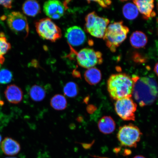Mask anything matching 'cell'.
I'll list each match as a JSON object with an SVG mask.
<instances>
[{
    "instance_id": "obj_39",
    "label": "cell",
    "mask_w": 158,
    "mask_h": 158,
    "mask_svg": "<svg viewBox=\"0 0 158 158\" xmlns=\"http://www.w3.org/2000/svg\"><path fill=\"white\" fill-rule=\"evenodd\" d=\"M1 64H0V69H1Z\"/></svg>"
},
{
    "instance_id": "obj_10",
    "label": "cell",
    "mask_w": 158,
    "mask_h": 158,
    "mask_svg": "<svg viewBox=\"0 0 158 158\" xmlns=\"http://www.w3.org/2000/svg\"><path fill=\"white\" fill-rule=\"evenodd\" d=\"M67 3L52 0L45 2L43 6V11L47 16L53 19H60L64 14L67 9Z\"/></svg>"
},
{
    "instance_id": "obj_21",
    "label": "cell",
    "mask_w": 158,
    "mask_h": 158,
    "mask_svg": "<svg viewBox=\"0 0 158 158\" xmlns=\"http://www.w3.org/2000/svg\"><path fill=\"white\" fill-rule=\"evenodd\" d=\"M123 13L125 18L131 20L137 18L139 14V11L134 3H127L123 6Z\"/></svg>"
},
{
    "instance_id": "obj_26",
    "label": "cell",
    "mask_w": 158,
    "mask_h": 158,
    "mask_svg": "<svg viewBox=\"0 0 158 158\" xmlns=\"http://www.w3.org/2000/svg\"><path fill=\"white\" fill-rule=\"evenodd\" d=\"M12 1H0V5L7 9H10L12 7Z\"/></svg>"
},
{
    "instance_id": "obj_12",
    "label": "cell",
    "mask_w": 158,
    "mask_h": 158,
    "mask_svg": "<svg viewBox=\"0 0 158 158\" xmlns=\"http://www.w3.org/2000/svg\"><path fill=\"white\" fill-rule=\"evenodd\" d=\"M133 3L137 6L138 11L143 16L145 19L156 16V13L153 11L154 1L153 0H135Z\"/></svg>"
},
{
    "instance_id": "obj_30",
    "label": "cell",
    "mask_w": 158,
    "mask_h": 158,
    "mask_svg": "<svg viewBox=\"0 0 158 158\" xmlns=\"http://www.w3.org/2000/svg\"><path fill=\"white\" fill-rule=\"evenodd\" d=\"M89 100V97L87 96L84 99L83 102L86 104H87L88 103Z\"/></svg>"
},
{
    "instance_id": "obj_5",
    "label": "cell",
    "mask_w": 158,
    "mask_h": 158,
    "mask_svg": "<svg viewBox=\"0 0 158 158\" xmlns=\"http://www.w3.org/2000/svg\"><path fill=\"white\" fill-rule=\"evenodd\" d=\"M35 27L37 33L43 39L54 42L62 37L60 29L48 18L35 22Z\"/></svg>"
},
{
    "instance_id": "obj_14",
    "label": "cell",
    "mask_w": 158,
    "mask_h": 158,
    "mask_svg": "<svg viewBox=\"0 0 158 158\" xmlns=\"http://www.w3.org/2000/svg\"><path fill=\"white\" fill-rule=\"evenodd\" d=\"M2 151L6 155L14 156L17 155L21 151V146L16 140L10 137H6L2 142Z\"/></svg>"
},
{
    "instance_id": "obj_33",
    "label": "cell",
    "mask_w": 158,
    "mask_h": 158,
    "mask_svg": "<svg viewBox=\"0 0 158 158\" xmlns=\"http://www.w3.org/2000/svg\"><path fill=\"white\" fill-rule=\"evenodd\" d=\"M4 114L1 111H0V120L2 119V118L3 117Z\"/></svg>"
},
{
    "instance_id": "obj_38",
    "label": "cell",
    "mask_w": 158,
    "mask_h": 158,
    "mask_svg": "<svg viewBox=\"0 0 158 158\" xmlns=\"http://www.w3.org/2000/svg\"><path fill=\"white\" fill-rule=\"evenodd\" d=\"M5 158H17L16 157H7Z\"/></svg>"
},
{
    "instance_id": "obj_13",
    "label": "cell",
    "mask_w": 158,
    "mask_h": 158,
    "mask_svg": "<svg viewBox=\"0 0 158 158\" xmlns=\"http://www.w3.org/2000/svg\"><path fill=\"white\" fill-rule=\"evenodd\" d=\"M5 94L8 101L12 104H18L23 100V90L15 85L8 86L5 90Z\"/></svg>"
},
{
    "instance_id": "obj_18",
    "label": "cell",
    "mask_w": 158,
    "mask_h": 158,
    "mask_svg": "<svg viewBox=\"0 0 158 158\" xmlns=\"http://www.w3.org/2000/svg\"><path fill=\"white\" fill-rule=\"evenodd\" d=\"M84 76L86 81L91 85L98 84L102 78L101 72L94 67L88 69L85 72Z\"/></svg>"
},
{
    "instance_id": "obj_6",
    "label": "cell",
    "mask_w": 158,
    "mask_h": 158,
    "mask_svg": "<svg viewBox=\"0 0 158 158\" xmlns=\"http://www.w3.org/2000/svg\"><path fill=\"white\" fill-rule=\"evenodd\" d=\"M142 135L141 132L137 126L130 124L119 127L117 138L122 146L136 148Z\"/></svg>"
},
{
    "instance_id": "obj_31",
    "label": "cell",
    "mask_w": 158,
    "mask_h": 158,
    "mask_svg": "<svg viewBox=\"0 0 158 158\" xmlns=\"http://www.w3.org/2000/svg\"><path fill=\"white\" fill-rule=\"evenodd\" d=\"M83 118L82 116H79L77 118V120L79 122H81L83 121Z\"/></svg>"
},
{
    "instance_id": "obj_17",
    "label": "cell",
    "mask_w": 158,
    "mask_h": 158,
    "mask_svg": "<svg viewBox=\"0 0 158 158\" xmlns=\"http://www.w3.org/2000/svg\"><path fill=\"white\" fill-rule=\"evenodd\" d=\"M22 10L25 15L34 17L40 13L41 8L38 2L34 0H28L23 3Z\"/></svg>"
},
{
    "instance_id": "obj_37",
    "label": "cell",
    "mask_w": 158,
    "mask_h": 158,
    "mask_svg": "<svg viewBox=\"0 0 158 158\" xmlns=\"http://www.w3.org/2000/svg\"><path fill=\"white\" fill-rule=\"evenodd\" d=\"M157 31H158V19H157Z\"/></svg>"
},
{
    "instance_id": "obj_2",
    "label": "cell",
    "mask_w": 158,
    "mask_h": 158,
    "mask_svg": "<svg viewBox=\"0 0 158 158\" xmlns=\"http://www.w3.org/2000/svg\"><path fill=\"white\" fill-rule=\"evenodd\" d=\"M107 86L109 94L114 100L132 97L134 82L132 78L127 74L111 75L108 80Z\"/></svg>"
},
{
    "instance_id": "obj_3",
    "label": "cell",
    "mask_w": 158,
    "mask_h": 158,
    "mask_svg": "<svg viewBox=\"0 0 158 158\" xmlns=\"http://www.w3.org/2000/svg\"><path fill=\"white\" fill-rule=\"evenodd\" d=\"M129 29L122 21L116 22L108 26L103 37L106 45L112 52L127 38Z\"/></svg>"
},
{
    "instance_id": "obj_27",
    "label": "cell",
    "mask_w": 158,
    "mask_h": 158,
    "mask_svg": "<svg viewBox=\"0 0 158 158\" xmlns=\"http://www.w3.org/2000/svg\"><path fill=\"white\" fill-rule=\"evenodd\" d=\"M96 109L95 106L92 105H89L86 107V110L89 114H92Z\"/></svg>"
},
{
    "instance_id": "obj_22",
    "label": "cell",
    "mask_w": 158,
    "mask_h": 158,
    "mask_svg": "<svg viewBox=\"0 0 158 158\" xmlns=\"http://www.w3.org/2000/svg\"><path fill=\"white\" fill-rule=\"evenodd\" d=\"M0 35V64H3L5 61L4 55L11 48L10 43L8 42L6 38L3 35V33H1Z\"/></svg>"
},
{
    "instance_id": "obj_24",
    "label": "cell",
    "mask_w": 158,
    "mask_h": 158,
    "mask_svg": "<svg viewBox=\"0 0 158 158\" xmlns=\"http://www.w3.org/2000/svg\"><path fill=\"white\" fill-rule=\"evenodd\" d=\"M12 73L7 69H3L0 70V84L9 83L13 80Z\"/></svg>"
},
{
    "instance_id": "obj_4",
    "label": "cell",
    "mask_w": 158,
    "mask_h": 158,
    "mask_svg": "<svg viewBox=\"0 0 158 158\" xmlns=\"http://www.w3.org/2000/svg\"><path fill=\"white\" fill-rule=\"evenodd\" d=\"M85 22L84 29L86 32L96 38H103L109 19L98 16L93 11L86 16Z\"/></svg>"
},
{
    "instance_id": "obj_11",
    "label": "cell",
    "mask_w": 158,
    "mask_h": 158,
    "mask_svg": "<svg viewBox=\"0 0 158 158\" xmlns=\"http://www.w3.org/2000/svg\"><path fill=\"white\" fill-rule=\"evenodd\" d=\"M65 37L69 44L74 47L80 46L84 44L86 39L84 31L80 27L77 26L67 29Z\"/></svg>"
},
{
    "instance_id": "obj_16",
    "label": "cell",
    "mask_w": 158,
    "mask_h": 158,
    "mask_svg": "<svg viewBox=\"0 0 158 158\" xmlns=\"http://www.w3.org/2000/svg\"><path fill=\"white\" fill-rule=\"evenodd\" d=\"M130 41L132 46L135 48H143L147 44L148 38L141 31H134L130 37Z\"/></svg>"
},
{
    "instance_id": "obj_28",
    "label": "cell",
    "mask_w": 158,
    "mask_h": 158,
    "mask_svg": "<svg viewBox=\"0 0 158 158\" xmlns=\"http://www.w3.org/2000/svg\"><path fill=\"white\" fill-rule=\"evenodd\" d=\"M73 76L76 78H80L81 77V75L78 72H74L73 73Z\"/></svg>"
},
{
    "instance_id": "obj_7",
    "label": "cell",
    "mask_w": 158,
    "mask_h": 158,
    "mask_svg": "<svg viewBox=\"0 0 158 158\" xmlns=\"http://www.w3.org/2000/svg\"><path fill=\"white\" fill-rule=\"evenodd\" d=\"M8 25L13 32L23 38H26L29 33V26L27 17L19 11H14L8 15Z\"/></svg>"
},
{
    "instance_id": "obj_32",
    "label": "cell",
    "mask_w": 158,
    "mask_h": 158,
    "mask_svg": "<svg viewBox=\"0 0 158 158\" xmlns=\"http://www.w3.org/2000/svg\"><path fill=\"white\" fill-rule=\"evenodd\" d=\"M133 158H146L145 157L143 156H141V155H138L135 156V157H134Z\"/></svg>"
},
{
    "instance_id": "obj_35",
    "label": "cell",
    "mask_w": 158,
    "mask_h": 158,
    "mask_svg": "<svg viewBox=\"0 0 158 158\" xmlns=\"http://www.w3.org/2000/svg\"><path fill=\"white\" fill-rule=\"evenodd\" d=\"M2 140V137L1 134H0V144L1 143V141Z\"/></svg>"
},
{
    "instance_id": "obj_36",
    "label": "cell",
    "mask_w": 158,
    "mask_h": 158,
    "mask_svg": "<svg viewBox=\"0 0 158 158\" xmlns=\"http://www.w3.org/2000/svg\"><path fill=\"white\" fill-rule=\"evenodd\" d=\"M157 9L158 12V1H157Z\"/></svg>"
},
{
    "instance_id": "obj_1",
    "label": "cell",
    "mask_w": 158,
    "mask_h": 158,
    "mask_svg": "<svg viewBox=\"0 0 158 158\" xmlns=\"http://www.w3.org/2000/svg\"><path fill=\"white\" fill-rule=\"evenodd\" d=\"M134 82L133 94L134 98L139 105H151L158 97V85L155 79L150 77H132Z\"/></svg>"
},
{
    "instance_id": "obj_29",
    "label": "cell",
    "mask_w": 158,
    "mask_h": 158,
    "mask_svg": "<svg viewBox=\"0 0 158 158\" xmlns=\"http://www.w3.org/2000/svg\"><path fill=\"white\" fill-rule=\"evenodd\" d=\"M154 71L158 77V62L155 65V68H154Z\"/></svg>"
},
{
    "instance_id": "obj_8",
    "label": "cell",
    "mask_w": 158,
    "mask_h": 158,
    "mask_svg": "<svg viewBox=\"0 0 158 158\" xmlns=\"http://www.w3.org/2000/svg\"><path fill=\"white\" fill-rule=\"evenodd\" d=\"M137 104L131 97H127L116 101L114 110L118 115L125 121H135Z\"/></svg>"
},
{
    "instance_id": "obj_23",
    "label": "cell",
    "mask_w": 158,
    "mask_h": 158,
    "mask_svg": "<svg viewBox=\"0 0 158 158\" xmlns=\"http://www.w3.org/2000/svg\"><path fill=\"white\" fill-rule=\"evenodd\" d=\"M79 91L78 85L73 82L67 83L64 88V94L70 98L76 97L78 94Z\"/></svg>"
},
{
    "instance_id": "obj_15",
    "label": "cell",
    "mask_w": 158,
    "mask_h": 158,
    "mask_svg": "<svg viewBox=\"0 0 158 158\" xmlns=\"http://www.w3.org/2000/svg\"><path fill=\"white\" fill-rule=\"evenodd\" d=\"M98 127L100 131L105 134H111L115 129L114 120L110 116H104L99 120Z\"/></svg>"
},
{
    "instance_id": "obj_34",
    "label": "cell",
    "mask_w": 158,
    "mask_h": 158,
    "mask_svg": "<svg viewBox=\"0 0 158 158\" xmlns=\"http://www.w3.org/2000/svg\"><path fill=\"white\" fill-rule=\"evenodd\" d=\"M3 102L2 101V100L1 99V96H0V106H3Z\"/></svg>"
},
{
    "instance_id": "obj_20",
    "label": "cell",
    "mask_w": 158,
    "mask_h": 158,
    "mask_svg": "<svg viewBox=\"0 0 158 158\" xmlns=\"http://www.w3.org/2000/svg\"><path fill=\"white\" fill-rule=\"evenodd\" d=\"M50 105L57 110H64L68 106L66 98L62 94H57L52 97L50 100Z\"/></svg>"
},
{
    "instance_id": "obj_9",
    "label": "cell",
    "mask_w": 158,
    "mask_h": 158,
    "mask_svg": "<svg viewBox=\"0 0 158 158\" xmlns=\"http://www.w3.org/2000/svg\"><path fill=\"white\" fill-rule=\"evenodd\" d=\"M76 55L78 64L85 68H93L103 62L102 53L91 48L83 49L77 53Z\"/></svg>"
},
{
    "instance_id": "obj_19",
    "label": "cell",
    "mask_w": 158,
    "mask_h": 158,
    "mask_svg": "<svg viewBox=\"0 0 158 158\" xmlns=\"http://www.w3.org/2000/svg\"><path fill=\"white\" fill-rule=\"evenodd\" d=\"M29 94L31 99L35 102H40L44 99L46 92L44 88L39 85H35L29 89Z\"/></svg>"
},
{
    "instance_id": "obj_25",
    "label": "cell",
    "mask_w": 158,
    "mask_h": 158,
    "mask_svg": "<svg viewBox=\"0 0 158 158\" xmlns=\"http://www.w3.org/2000/svg\"><path fill=\"white\" fill-rule=\"evenodd\" d=\"M93 2H96L98 3L102 7L106 8L110 6L112 2L108 0H105V1H93Z\"/></svg>"
}]
</instances>
